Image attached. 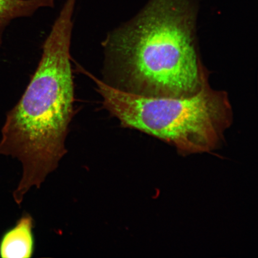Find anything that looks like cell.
Masks as SVG:
<instances>
[{
	"label": "cell",
	"mask_w": 258,
	"mask_h": 258,
	"mask_svg": "<svg viewBox=\"0 0 258 258\" xmlns=\"http://www.w3.org/2000/svg\"><path fill=\"white\" fill-rule=\"evenodd\" d=\"M76 2H64L37 69L2 128L0 156L18 159L23 169L13 193L18 205L32 187L40 188L68 152L66 141L75 114L70 47Z\"/></svg>",
	"instance_id": "2"
},
{
	"label": "cell",
	"mask_w": 258,
	"mask_h": 258,
	"mask_svg": "<svg viewBox=\"0 0 258 258\" xmlns=\"http://www.w3.org/2000/svg\"><path fill=\"white\" fill-rule=\"evenodd\" d=\"M199 0H150L102 42L105 83L151 97L195 95L208 82L196 43Z\"/></svg>",
	"instance_id": "1"
},
{
	"label": "cell",
	"mask_w": 258,
	"mask_h": 258,
	"mask_svg": "<svg viewBox=\"0 0 258 258\" xmlns=\"http://www.w3.org/2000/svg\"><path fill=\"white\" fill-rule=\"evenodd\" d=\"M34 219L25 214L0 238V257L28 258L33 256L35 239Z\"/></svg>",
	"instance_id": "4"
},
{
	"label": "cell",
	"mask_w": 258,
	"mask_h": 258,
	"mask_svg": "<svg viewBox=\"0 0 258 258\" xmlns=\"http://www.w3.org/2000/svg\"><path fill=\"white\" fill-rule=\"evenodd\" d=\"M55 0H0V43L5 29L14 20L30 17L42 8H52Z\"/></svg>",
	"instance_id": "5"
},
{
	"label": "cell",
	"mask_w": 258,
	"mask_h": 258,
	"mask_svg": "<svg viewBox=\"0 0 258 258\" xmlns=\"http://www.w3.org/2000/svg\"><path fill=\"white\" fill-rule=\"evenodd\" d=\"M79 71L96 84L103 107L121 127L165 142L182 156L218 149L233 121L227 93L212 89L208 81L191 96H145L113 88L82 67Z\"/></svg>",
	"instance_id": "3"
}]
</instances>
